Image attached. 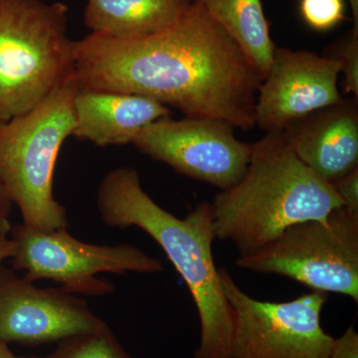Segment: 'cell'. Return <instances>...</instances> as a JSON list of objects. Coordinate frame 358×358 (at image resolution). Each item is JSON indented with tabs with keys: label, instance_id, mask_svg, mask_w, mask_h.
Wrapping results in <instances>:
<instances>
[{
	"label": "cell",
	"instance_id": "6da1fadb",
	"mask_svg": "<svg viewBox=\"0 0 358 358\" xmlns=\"http://www.w3.org/2000/svg\"><path fill=\"white\" fill-rule=\"evenodd\" d=\"M80 88L148 96L185 117L255 127L263 78L199 4L192 1L174 24L138 38L91 33L75 40Z\"/></svg>",
	"mask_w": 358,
	"mask_h": 358
},
{
	"label": "cell",
	"instance_id": "7a4b0ae2",
	"mask_svg": "<svg viewBox=\"0 0 358 358\" xmlns=\"http://www.w3.org/2000/svg\"><path fill=\"white\" fill-rule=\"evenodd\" d=\"M96 206L106 225L145 231L185 282L200 322L194 358H228L234 320L212 252L216 237L211 203L202 202L185 218H178L143 190L134 167L122 166L103 176Z\"/></svg>",
	"mask_w": 358,
	"mask_h": 358
},
{
	"label": "cell",
	"instance_id": "3957f363",
	"mask_svg": "<svg viewBox=\"0 0 358 358\" xmlns=\"http://www.w3.org/2000/svg\"><path fill=\"white\" fill-rule=\"evenodd\" d=\"M216 239L239 256L270 243L294 224L326 218L343 206L333 185L306 166L284 131H268L252 143L246 173L211 203Z\"/></svg>",
	"mask_w": 358,
	"mask_h": 358
},
{
	"label": "cell",
	"instance_id": "277c9868",
	"mask_svg": "<svg viewBox=\"0 0 358 358\" xmlns=\"http://www.w3.org/2000/svg\"><path fill=\"white\" fill-rule=\"evenodd\" d=\"M76 72L25 114L0 124V182L23 224L41 231L67 228V210L53 194L59 152L75 129Z\"/></svg>",
	"mask_w": 358,
	"mask_h": 358
},
{
	"label": "cell",
	"instance_id": "5b68a950",
	"mask_svg": "<svg viewBox=\"0 0 358 358\" xmlns=\"http://www.w3.org/2000/svg\"><path fill=\"white\" fill-rule=\"evenodd\" d=\"M69 7L0 0V124L29 112L75 73Z\"/></svg>",
	"mask_w": 358,
	"mask_h": 358
},
{
	"label": "cell",
	"instance_id": "8992f818",
	"mask_svg": "<svg viewBox=\"0 0 358 358\" xmlns=\"http://www.w3.org/2000/svg\"><path fill=\"white\" fill-rule=\"evenodd\" d=\"M236 265L358 303V212L341 206L326 218L294 224L262 248L238 257Z\"/></svg>",
	"mask_w": 358,
	"mask_h": 358
},
{
	"label": "cell",
	"instance_id": "52a82bcc",
	"mask_svg": "<svg viewBox=\"0 0 358 358\" xmlns=\"http://www.w3.org/2000/svg\"><path fill=\"white\" fill-rule=\"evenodd\" d=\"M14 268L34 282L52 280L71 294L103 296L114 285L96 278L102 273L157 274L164 270L159 259L129 244L95 245L73 237L67 228L41 231L24 224L13 227Z\"/></svg>",
	"mask_w": 358,
	"mask_h": 358
},
{
	"label": "cell",
	"instance_id": "ba28073f",
	"mask_svg": "<svg viewBox=\"0 0 358 358\" xmlns=\"http://www.w3.org/2000/svg\"><path fill=\"white\" fill-rule=\"evenodd\" d=\"M233 313L228 358H329L334 338L320 324L327 294L313 291L288 301L256 300L219 268Z\"/></svg>",
	"mask_w": 358,
	"mask_h": 358
},
{
	"label": "cell",
	"instance_id": "9c48e42d",
	"mask_svg": "<svg viewBox=\"0 0 358 358\" xmlns=\"http://www.w3.org/2000/svg\"><path fill=\"white\" fill-rule=\"evenodd\" d=\"M234 129L223 120L169 115L145 127L133 145L178 173L224 190L242 178L251 159L252 143L238 140Z\"/></svg>",
	"mask_w": 358,
	"mask_h": 358
},
{
	"label": "cell",
	"instance_id": "30bf717a",
	"mask_svg": "<svg viewBox=\"0 0 358 358\" xmlns=\"http://www.w3.org/2000/svg\"><path fill=\"white\" fill-rule=\"evenodd\" d=\"M341 66L315 52L277 48L257 94L255 126L282 131L292 122L343 101Z\"/></svg>",
	"mask_w": 358,
	"mask_h": 358
},
{
	"label": "cell",
	"instance_id": "8fae6325",
	"mask_svg": "<svg viewBox=\"0 0 358 358\" xmlns=\"http://www.w3.org/2000/svg\"><path fill=\"white\" fill-rule=\"evenodd\" d=\"M33 282L0 268V343H50L106 327L83 299Z\"/></svg>",
	"mask_w": 358,
	"mask_h": 358
},
{
	"label": "cell",
	"instance_id": "7c38bea8",
	"mask_svg": "<svg viewBox=\"0 0 358 358\" xmlns=\"http://www.w3.org/2000/svg\"><path fill=\"white\" fill-rule=\"evenodd\" d=\"M282 131L296 157L331 185L358 169V99H343Z\"/></svg>",
	"mask_w": 358,
	"mask_h": 358
},
{
	"label": "cell",
	"instance_id": "4fadbf2b",
	"mask_svg": "<svg viewBox=\"0 0 358 358\" xmlns=\"http://www.w3.org/2000/svg\"><path fill=\"white\" fill-rule=\"evenodd\" d=\"M171 114L167 106L148 96L80 88L73 136L98 147L129 145L148 124Z\"/></svg>",
	"mask_w": 358,
	"mask_h": 358
},
{
	"label": "cell",
	"instance_id": "5bb4252c",
	"mask_svg": "<svg viewBox=\"0 0 358 358\" xmlns=\"http://www.w3.org/2000/svg\"><path fill=\"white\" fill-rule=\"evenodd\" d=\"M190 3L192 0H88L84 22L94 34L138 38L174 24Z\"/></svg>",
	"mask_w": 358,
	"mask_h": 358
},
{
	"label": "cell",
	"instance_id": "9a60e30c",
	"mask_svg": "<svg viewBox=\"0 0 358 358\" xmlns=\"http://www.w3.org/2000/svg\"><path fill=\"white\" fill-rule=\"evenodd\" d=\"M229 35L263 79L275 46L261 0H192Z\"/></svg>",
	"mask_w": 358,
	"mask_h": 358
},
{
	"label": "cell",
	"instance_id": "2e32d148",
	"mask_svg": "<svg viewBox=\"0 0 358 358\" xmlns=\"http://www.w3.org/2000/svg\"><path fill=\"white\" fill-rule=\"evenodd\" d=\"M68 341V343L47 358H128L108 333L106 327L95 333Z\"/></svg>",
	"mask_w": 358,
	"mask_h": 358
},
{
	"label": "cell",
	"instance_id": "e0dca14e",
	"mask_svg": "<svg viewBox=\"0 0 358 358\" xmlns=\"http://www.w3.org/2000/svg\"><path fill=\"white\" fill-rule=\"evenodd\" d=\"M327 56L341 66L345 93L358 99V32L350 30L329 47Z\"/></svg>",
	"mask_w": 358,
	"mask_h": 358
},
{
	"label": "cell",
	"instance_id": "ac0fdd59",
	"mask_svg": "<svg viewBox=\"0 0 358 358\" xmlns=\"http://www.w3.org/2000/svg\"><path fill=\"white\" fill-rule=\"evenodd\" d=\"M300 13L306 23L317 31L333 29L345 18L343 0H300Z\"/></svg>",
	"mask_w": 358,
	"mask_h": 358
},
{
	"label": "cell",
	"instance_id": "d6986e66",
	"mask_svg": "<svg viewBox=\"0 0 358 358\" xmlns=\"http://www.w3.org/2000/svg\"><path fill=\"white\" fill-rule=\"evenodd\" d=\"M333 186L343 206L358 212V169L334 181Z\"/></svg>",
	"mask_w": 358,
	"mask_h": 358
},
{
	"label": "cell",
	"instance_id": "ffe728a7",
	"mask_svg": "<svg viewBox=\"0 0 358 358\" xmlns=\"http://www.w3.org/2000/svg\"><path fill=\"white\" fill-rule=\"evenodd\" d=\"M329 358H358V334L350 327L341 338L334 339Z\"/></svg>",
	"mask_w": 358,
	"mask_h": 358
},
{
	"label": "cell",
	"instance_id": "44dd1931",
	"mask_svg": "<svg viewBox=\"0 0 358 358\" xmlns=\"http://www.w3.org/2000/svg\"><path fill=\"white\" fill-rule=\"evenodd\" d=\"M8 216L9 211L0 208V268L4 260L13 258L15 254V242L10 236L13 226Z\"/></svg>",
	"mask_w": 358,
	"mask_h": 358
},
{
	"label": "cell",
	"instance_id": "7402d4cb",
	"mask_svg": "<svg viewBox=\"0 0 358 358\" xmlns=\"http://www.w3.org/2000/svg\"><path fill=\"white\" fill-rule=\"evenodd\" d=\"M11 206H13V203H11L8 197H7L6 193L4 192L3 186H2L1 182H0V208L10 212Z\"/></svg>",
	"mask_w": 358,
	"mask_h": 358
},
{
	"label": "cell",
	"instance_id": "603a6c76",
	"mask_svg": "<svg viewBox=\"0 0 358 358\" xmlns=\"http://www.w3.org/2000/svg\"><path fill=\"white\" fill-rule=\"evenodd\" d=\"M350 8H352L353 18V28L355 31L358 32V0H348Z\"/></svg>",
	"mask_w": 358,
	"mask_h": 358
},
{
	"label": "cell",
	"instance_id": "cb8c5ba5",
	"mask_svg": "<svg viewBox=\"0 0 358 358\" xmlns=\"http://www.w3.org/2000/svg\"><path fill=\"white\" fill-rule=\"evenodd\" d=\"M0 358H18L9 350L6 343H0Z\"/></svg>",
	"mask_w": 358,
	"mask_h": 358
}]
</instances>
